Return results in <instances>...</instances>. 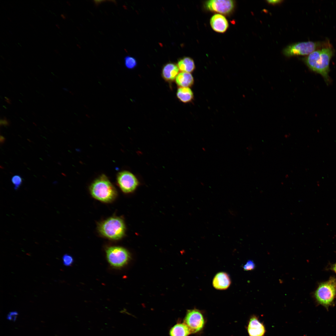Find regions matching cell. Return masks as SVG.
<instances>
[{"label":"cell","mask_w":336,"mask_h":336,"mask_svg":"<svg viewBox=\"0 0 336 336\" xmlns=\"http://www.w3.org/2000/svg\"><path fill=\"white\" fill-rule=\"evenodd\" d=\"M0 124L1 125L8 126L9 124V123L7 119L4 118V119L1 120Z\"/></svg>","instance_id":"cell-23"},{"label":"cell","mask_w":336,"mask_h":336,"mask_svg":"<svg viewBox=\"0 0 336 336\" xmlns=\"http://www.w3.org/2000/svg\"><path fill=\"white\" fill-rule=\"evenodd\" d=\"M108 261L112 266L119 268L124 266L128 261L129 254L124 248L119 246H112L106 250Z\"/></svg>","instance_id":"cell-6"},{"label":"cell","mask_w":336,"mask_h":336,"mask_svg":"<svg viewBox=\"0 0 336 336\" xmlns=\"http://www.w3.org/2000/svg\"><path fill=\"white\" fill-rule=\"evenodd\" d=\"M56 26H57V27H58V28H59V27L58 26V25H57V24H56Z\"/></svg>","instance_id":"cell-26"},{"label":"cell","mask_w":336,"mask_h":336,"mask_svg":"<svg viewBox=\"0 0 336 336\" xmlns=\"http://www.w3.org/2000/svg\"><path fill=\"white\" fill-rule=\"evenodd\" d=\"M247 330L249 336H264L266 332L263 324L254 315L250 318Z\"/></svg>","instance_id":"cell-10"},{"label":"cell","mask_w":336,"mask_h":336,"mask_svg":"<svg viewBox=\"0 0 336 336\" xmlns=\"http://www.w3.org/2000/svg\"><path fill=\"white\" fill-rule=\"evenodd\" d=\"M235 5L234 1L231 0H211L205 3V7L208 10L225 15L231 13Z\"/></svg>","instance_id":"cell-9"},{"label":"cell","mask_w":336,"mask_h":336,"mask_svg":"<svg viewBox=\"0 0 336 336\" xmlns=\"http://www.w3.org/2000/svg\"><path fill=\"white\" fill-rule=\"evenodd\" d=\"M62 259L63 264L66 266H71L73 262L72 257L68 254H64Z\"/></svg>","instance_id":"cell-20"},{"label":"cell","mask_w":336,"mask_h":336,"mask_svg":"<svg viewBox=\"0 0 336 336\" xmlns=\"http://www.w3.org/2000/svg\"><path fill=\"white\" fill-rule=\"evenodd\" d=\"M329 268V269L333 271L336 274V262L331 264Z\"/></svg>","instance_id":"cell-24"},{"label":"cell","mask_w":336,"mask_h":336,"mask_svg":"<svg viewBox=\"0 0 336 336\" xmlns=\"http://www.w3.org/2000/svg\"><path fill=\"white\" fill-rule=\"evenodd\" d=\"M11 181L14 186V189L17 190L22 184V179L20 175H15L12 177Z\"/></svg>","instance_id":"cell-19"},{"label":"cell","mask_w":336,"mask_h":336,"mask_svg":"<svg viewBox=\"0 0 336 336\" xmlns=\"http://www.w3.org/2000/svg\"><path fill=\"white\" fill-rule=\"evenodd\" d=\"M210 24L212 29L216 32L224 33L229 26V24L226 18L223 15L216 14L211 17Z\"/></svg>","instance_id":"cell-12"},{"label":"cell","mask_w":336,"mask_h":336,"mask_svg":"<svg viewBox=\"0 0 336 336\" xmlns=\"http://www.w3.org/2000/svg\"><path fill=\"white\" fill-rule=\"evenodd\" d=\"M175 82L179 87H189L193 85L194 79L190 73L181 72L177 76Z\"/></svg>","instance_id":"cell-14"},{"label":"cell","mask_w":336,"mask_h":336,"mask_svg":"<svg viewBox=\"0 0 336 336\" xmlns=\"http://www.w3.org/2000/svg\"><path fill=\"white\" fill-rule=\"evenodd\" d=\"M92 196L102 202L110 203L117 196L116 189L105 175H102L95 180L90 187Z\"/></svg>","instance_id":"cell-2"},{"label":"cell","mask_w":336,"mask_h":336,"mask_svg":"<svg viewBox=\"0 0 336 336\" xmlns=\"http://www.w3.org/2000/svg\"><path fill=\"white\" fill-rule=\"evenodd\" d=\"M125 67L128 69H133L136 67L137 62L136 59L130 56H127L124 58Z\"/></svg>","instance_id":"cell-18"},{"label":"cell","mask_w":336,"mask_h":336,"mask_svg":"<svg viewBox=\"0 0 336 336\" xmlns=\"http://www.w3.org/2000/svg\"><path fill=\"white\" fill-rule=\"evenodd\" d=\"M180 70L182 72L190 73L195 68V65L193 60L189 57H184L179 59L177 63Z\"/></svg>","instance_id":"cell-15"},{"label":"cell","mask_w":336,"mask_h":336,"mask_svg":"<svg viewBox=\"0 0 336 336\" xmlns=\"http://www.w3.org/2000/svg\"><path fill=\"white\" fill-rule=\"evenodd\" d=\"M98 230L103 236L112 240H118L124 235L125 227L123 220L117 217L109 218L101 222Z\"/></svg>","instance_id":"cell-3"},{"label":"cell","mask_w":336,"mask_h":336,"mask_svg":"<svg viewBox=\"0 0 336 336\" xmlns=\"http://www.w3.org/2000/svg\"><path fill=\"white\" fill-rule=\"evenodd\" d=\"M329 44L328 41L299 42L287 46L283 49L282 52L284 55L287 57L297 55H308L315 50Z\"/></svg>","instance_id":"cell-5"},{"label":"cell","mask_w":336,"mask_h":336,"mask_svg":"<svg viewBox=\"0 0 336 336\" xmlns=\"http://www.w3.org/2000/svg\"><path fill=\"white\" fill-rule=\"evenodd\" d=\"M334 53V49L330 44L313 52L303 60L310 69L320 74L328 83L330 81L329 63Z\"/></svg>","instance_id":"cell-1"},{"label":"cell","mask_w":336,"mask_h":336,"mask_svg":"<svg viewBox=\"0 0 336 336\" xmlns=\"http://www.w3.org/2000/svg\"><path fill=\"white\" fill-rule=\"evenodd\" d=\"M283 1L282 0H267L266 2L269 4L272 5H276L278 4L281 3Z\"/></svg>","instance_id":"cell-22"},{"label":"cell","mask_w":336,"mask_h":336,"mask_svg":"<svg viewBox=\"0 0 336 336\" xmlns=\"http://www.w3.org/2000/svg\"><path fill=\"white\" fill-rule=\"evenodd\" d=\"M314 296L319 304L327 308L331 306L336 296V278L331 277L328 280L319 283Z\"/></svg>","instance_id":"cell-4"},{"label":"cell","mask_w":336,"mask_h":336,"mask_svg":"<svg viewBox=\"0 0 336 336\" xmlns=\"http://www.w3.org/2000/svg\"><path fill=\"white\" fill-rule=\"evenodd\" d=\"M255 268V264L254 261L251 260H248L243 266L244 270L246 271L253 270Z\"/></svg>","instance_id":"cell-21"},{"label":"cell","mask_w":336,"mask_h":336,"mask_svg":"<svg viewBox=\"0 0 336 336\" xmlns=\"http://www.w3.org/2000/svg\"><path fill=\"white\" fill-rule=\"evenodd\" d=\"M179 72V69L177 65L173 63L169 62L163 66L161 75L165 81L171 83L175 80Z\"/></svg>","instance_id":"cell-11"},{"label":"cell","mask_w":336,"mask_h":336,"mask_svg":"<svg viewBox=\"0 0 336 336\" xmlns=\"http://www.w3.org/2000/svg\"><path fill=\"white\" fill-rule=\"evenodd\" d=\"M231 281L229 275L226 272H221L217 273L212 280L214 287L219 290H224L230 286Z\"/></svg>","instance_id":"cell-13"},{"label":"cell","mask_w":336,"mask_h":336,"mask_svg":"<svg viewBox=\"0 0 336 336\" xmlns=\"http://www.w3.org/2000/svg\"><path fill=\"white\" fill-rule=\"evenodd\" d=\"M176 95L180 101L185 103L191 102L194 97L193 93L189 87H179Z\"/></svg>","instance_id":"cell-16"},{"label":"cell","mask_w":336,"mask_h":336,"mask_svg":"<svg viewBox=\"0 0 336 336\" xmlns=\"http://www.w3.org/2000/svg\"><path fill=\"white\" fill-rule=\"evenodd\" d=\"M184 323L189 329L191 333H196L203 328L205 321L203 315L199 310L194 309L189 310L184 320Z\"/></svg>","instance_id":"cell-8"},{"label":"cell","mask_w":336,"mask_h":336,"mask_svg":"<svg viewBox=\"0 0 336 336\" xmlns=\"http://www.w3.org/2000/svg\"><path fill=\"white\" fill-rule=\"evenodd\" d=\"M117 181L122 191L126 193L134 191L139 184L137 176L131 172L125 170L118 174Z\"/></svg>","instance_id":"cell-7"},{"label":"cell","mask_w":336,"mask_h":336,"mask_svg":"<svg viewBox=\"0 0 336 336\" xmlns=\"http://www.w3.org/2000/svg\"><path fill=\"white\" fill-rule=\"evenodd\" d=\"M5 138L3 136L1 135L0 137V141L1 144H3L5 142Z\"/></svg>","instance_id":"cell-25"},{"label":"cell","mask_w":336,"mask_h":336,"mask_svg":"<svg viewBox=\"0 0 336 336\" xmlns=\"http://www.w3.org/2000/svg\"><path fill=\"white\" fill-rule=\"evenodd\" d=\"M190 334L189 329L184 323L175 324L170 332V336H188Z\"/></svg>","instance_id":"cell-17"}]
</instances>
